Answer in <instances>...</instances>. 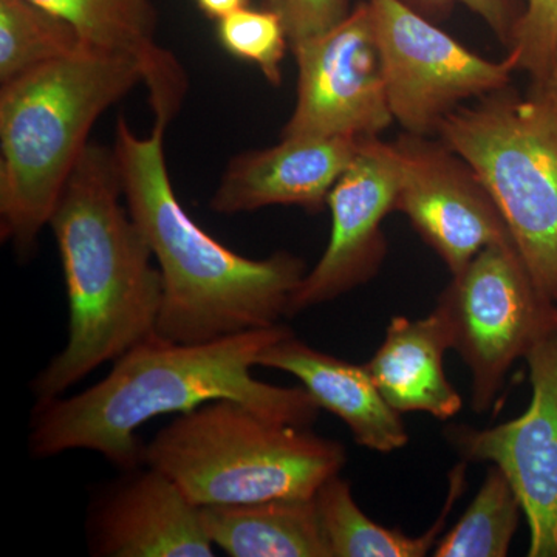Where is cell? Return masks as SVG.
<instances>
[{
	"label": "cell",
	"mask_w": 557,
	"mask_h": 557,
	"mask_svg": "<svg viewBox=\"0 0 557 557\" xmlns=\"http://www.w3.org/2000/svg\"><path fill=\"white\" fill-rule=\"evenodd\" d=\"M292 333L276 324L197 344L153 333L115 359L95 386L36 403L28 435L32 457L86 449L127 471L143 465L145 446L137 437L143 424L223 398L278 423L311 428L321 408L306 388L274 386L251 373L260 355Z\"/></svg>",
	"instance_id": "obj_1"
},
{
	"label": "cell",
	"mask_w": 557,
	"mask_h": 557,
	"mask_svg": "<svg viewBox=\"0 0 557 557\" xmlns=\"http://www.w3.org/2000/svg\"><path fill=\"white\" fill-rule=\"evenodd\" d=\"M150 106L148 137L120 116L112 149L124 201L163 277L157 335L197 344L281 324L309 271L306 262L287 251L245 258L194 222L175 196L164 156V135L180 106L168 100Z\"/></svg>",
	"instance_id": "obj_2"
},
{
	"label": "cell",
	"mask_w": 557,
	"mask_h": 557,
	"mask_svg": "<svg viewBox=\"0 0 557 557\" xmlns=\"http://www.w3.org/2000/svg\"><path fill=\"white\" fill-rule=\"evenodd\" d=\"M123 201L113 149L89 143L49 222L64 271L69 336L32 381L36 403L62 397L156 333L163 277Z\"/></svg>",
	"instance_id": "obj_3"
},
{
	"label": "cell",
	"mask_w": 557,
	"mask_h": 557,
	"mask_svg": "<svg viewBox=\"0 0 557 557\" xmlns=\"http://www.w3.org/2000/svg\"><path fill=\"white\" fill-rule=\"evenodd\" d=\"M134 54L83 49L0 89V237L20 258L35 252L98 119L139 83Z\"/></svg>",
	"instance_id": "obj_4"
},
{
	"label": "cell",
	"mask_w": 557,
	"mask_h": 557,
	"mask_svg": "<svg viewBox=\"0 0 557 557\" xmlns=\"http://www.w3.org/2000/svg\"><path fill=\"white\" fill-rule=\"evenodd\" d=\"M346 461L339 442L226 398L180 413L143 448V463L200 508L313 498Z\"/></svg>",
	"instance_id": "obj_5"
},
{
	"label": "cell",
	"mask_w": 557,
	"mask_h": 557,
	"mask_svg": "<svg viewBox=\"0 0 557 557\" xmlns=\"http://www.w3.org/2000/svg\"><path fill=\"white\" fill-rule=\"evenodd\" d=\"M437 137L491 194L542 295L557 307V108L542 91L502 89L463 104Z\"/></svg>",
	"instance_id": "obj_6"
},
{
	"label": "cell",
	"mask_w": 557,
	"mask_h": 557,
	"mask_svg": "<svg viewBox=\"0 0 557 557\" xmlns=\"http://www.w3.org/2000/svg\"><path fill=\"white\" fill-rule=\"evenodd\" d=\"M435 311L445 322L450 350L471 373V406L493 408L509 370L557 329V307L534 284L512 242L480 251L448 287Z\"/></svg>",
	"instance_id": "obj_7"
},
{
	"label": "cell",
	"mask_w": 557,
	"mask_h": 557,
	"mask_svg": "<svg viewBox=\"0 0 557 557\" xmlns=\"http://www.w3.org/2000/svg\"><path fill=\"white\" fill-rule=\"evenodd\" d=\"M383 57L388 106L413 135H437L440 124L469 100L507 89L515 58L490 61L461 46L403 0H368Z\"/></svg>",
	"instance_id": "obj_8"
},
{
	"label": "cell",
	"mask_w": 557,
	"mask_h": 557,
	"mask_svg": "<svg viewBox=\"0 0 557 557\" xmlns=\"http://www.w3.org/2000/svg\"><path fill=\"white\" fill-rule=\"evenodd\" d=\"M292 50L298 62V97L281 138H376L394 123L368 0L338 27Z\"/></svg>",
	"instance_id": "obj_9"
},
{
	"label": "cell",
	"mask_w": 557,
	"mask_h": 557,
	"mask_svg": "<svg viewBox=\"0 0 557 557\" xmlns=\"http://www.w3.org/2000/svg\"><path fill=\"white\" fill-rule=\"evenodd\" d=\"M531 399L518 418L486 429L457 426L448 440L465 461L505 472L530 530V557H557V329L528 351Z\"/></svg>",
	"instance_id": "obj_10"
},
{
	"label": "cell",
	"mask_w": 557,
	"mask_h": 557,
	"mask_svg": "<svg viewBox=\"0 0 557 557\" xmlns=\"http://www.w3.org/2000/svg\"><path fill=\"white\" fill-rule=\"evenodd\" d=\"M403 163L395 143L366 138L327 200V247L289 300L288 318L347 295L380 273L387 252L383 223L395 211Z\"/></svg>",
	"instance_id": "obj_11"
},
{
	"label": "cell",
	"mask_w": 557,
	"mask_h": 557,
	"mask_svg": "<svg viewBox=\"0 0 557 557\" xmlns=\"http://www.w3.org/2000/svg\"><path fill=\"white\" fill-rule=\"evenodd\" d=\"M394 143L403 163L395 211L408 218L450 276L491 245L512 242L500 209L467 160L426 135L405 132Z\"/></svg>",
	"instance_id": "obj_12"
},
{
	"label": "cell",
	"mask_w": 557,
	"mask_h": 557,
	"mask_svg": "<svg viewBox=\"0 0 557 557\" xmlns=\"http://www.w3.org/2000/svg\"><path fill=\"white\" fill-rule=\"evenodd\" d=\"M91 500L87 542L98 557H212L200 507L171 478L143 463Z\"/></svg>",
	"instance_id": "obj_13"
},
{
	"label": "cell",
	"mask_w": 557,
	"mask_h": 557,
	"mask_svg": "<svg viewBox=\"0 0 557 557\" xmlns=\"http://www.w3.org/2000/svg\"><path fill=\"white\" fill-rule=\"evenodd\" d=\"M366 138H281L271 148L237 153L220 178L209 208L222 215L269 207L321 212L330 190Z\"/></svg>",
	"instance_id": "obj_14"
},
{
	"label": "cell",
	"mask_w": 557,
	"mask_h": 557,
	"mask_svg": "<svg viewBox=\"0 0 557 557\" xmlns=\"http://www.w3.org/2000/svg\"><path fill=\"white\" fill-rule=\"evenodd\" d=\"M258 366L298 379L319 408L338 417L362 448L392 454L408 445L401 413L381 395L366 364L332 357L292 333L267 348Z\"/></svg>",
	"instance_id": "obj_15"
},
{
	"label": "cell",
	"mask_w": 557,
	"mask_h": 557,
	"mask_svg": "<svg viewBox=\"0 0 557 557\" xmlns=\"http://www.w3.org/2000/svg\"><path fill=\"white\" fill-rule=\"evenodd\" d=\"M450 339L437 311L428 317H395L383 343L366 362L384 399L397 412H421L450 420L463 408V399L445 370Z\"/></svg>",
	"instance_id": "obj_16"
},
{
	"label": "cell",
	"mask_w": 557,
	"mask_h": 557,
	"mask_svg": "<svg viewBox=\"0 0 557 557\" xmlns=\"http://www.w3.org/2000/svg\"><path fill=\"white\" fill-rule=\"evenodd\" d=\"M209 541L233 557H332L313 498L201 507Z\"/></svg>",
	"instance_id": "obj_17"
},
{
	"label": "cell",
	"mask_w": 557,
	"mask_h": 557,
	"mask_svg": "<svg viewBox=\"0 0 557 557\" xmlns=\"http://www.w3.org/2000/svg\"><path fill=\"white\" fill-rule=\"evenodd\" d=\"M467 461L453 469L449 493L438 519L421 536H408L403 531L376 523L355 500L350 483L333 475L319 487L317 504L319 520L327 539L332 557H423L434 552L445 528L450 509L465 490Z\"/></svg>",
	"instance_id": "obj_18"
},
{
	"label": "cell",
	"mask_w": 557,
	"mask_h": 557,
	"mask_svg": "<svg viewBox=\"0 0 557 557\" xmlns=\"http://www.w3.org/2000/svg\"><path fill=\"white\" fill-rule=\"evenodd\" d=\"M67 21L94 49L134 54L145 64V81L177 60L156 40L152 0H32Z\"/></svg>",
	"instance_id": "obj_19"
},
{
	"label": "cell",
	"mask_w": 557,
	"mask_h": 557,
	"mask_svg": "<svg viewBox=\"0 0 557 557\" xmlns=\"http://www.w3.org/2000/svg\"><path fill=\"white\" fill-rule=\"evenodd\" d=\"M522 505L505 472L487 467L485 480L453 530L440 537L435 557H505L518 531Z\"/></svg>",
	"instance_id": "obj_20"
},
{
	"label": "cell",
	"mask_w": 557,
	"mask_h": 557,
	"mask_svg": "<svg viewBox=\"0 0 557 557\" xmlns=\"http://www.w3.org/2000/svg\"><path fill=\"white\" fill-rule=\"evenodd\" d=\"M86 46L67 21L32 0H0V83Z\"/></svg>",
	"instance_id": "obj_21"
},
{
	"label": "cell",
	"mask_w": 557,
	"mask_h": 557,
	"mask_svg": "<svg viewBox=\"0 0 557 557\" xmlns=\"http://www.w3.org/2000/svg\"><path fill=\"white\" fill-rule=\"evenodd\" d=\"M215 33L231 57L251 62L270 84L281 86L282 62L289 40L274 11L245 7L218 21Z\"/></svg>",
	"instance_id": "obj_22"
},
{
	"label": "cell",
	"mask_w": 557,
	"mask_h": 557,
	"mask_svg": "<svg viewBox=\"0 0 557 557\" xmlns=\"http://www.w3.org/2000/svg\"><path fill=\"white\" fill-rule=\"evenodd\" d=\"M557 53V0H527L518 36L508 50L533 86L544 83Z\"/></svg>",
	"instance_id": "obj_23"
},
{
	"label": "cell",
	"mask_w": 557,
	"mask_h": 557,
	"mask_svg": "<svg viewBox=\"0 0 557 557\" xmlns=\"http://www.w3.org/2000/svg\"><path fill=\"white\" fill-rule=\"evenodd\" d=\"M429 21L442 20L461 5L485 22L507 49L518 36L520 22L525 14L527 0H403Z\"/></svg>",
	"instance_id": "obj_24"
},
{
	"label": "cell",
	"mask_w": 557,
	"mask_h": 557,
	"mask_svg": "<svg viewBox=\"0 0 557 557\" xmlns=\"http://www.w3.org/2000/svg\"><path fill=\"white\" fill-rule=\"evenodd\" d=\"M265 9L284 24L289 49L338 27L354 10L350 0H265Z\"/></svg>",
	"instance_id": "obj_25"
},
{
	"label": "cell",
	"mask_w": 557,
	"mask_h": 557,
	"mask_svg": "<svg viewBox=\"0 0 557 557\" xmlns=\"http://www.w3.org/2000/svg\"><path fill=\"white\" fill-rule=\"evenodd\" d=\"M194 2L205 16L218 22L234 11L248 7L249 0H194Z\"/></svg>",
	"instance_id": "obj_26"
},
{
	"label": "cell",
	"mask_w": 557,
	"mask_h": 557,
	"mask_svg": "<svg viewBox=\"0 0 557 557\" xmlns=\"http://www.w3.org/2000/svg\"><path fill=\"white\" fill-rule=\"evenodd\" d=\"M533 89L542 91L545 97L548 98L549 101L557 108V53L555 60H553L552 67H549V72L547 78H545L544 83L539 84V86H531Z\"/></svg>",
	"instance_id": "obj_27"
}]
</instances>
